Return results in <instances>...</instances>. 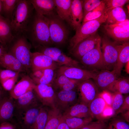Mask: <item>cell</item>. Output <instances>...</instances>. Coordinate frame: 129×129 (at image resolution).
Wrapping results in <instances>:
<instances>
[{"instance_id": "cell-55", "label": "cell", "mask_w": 129, "mask_h": 129, "mask_svg": "<svg viewBox=\"0 0 129 129\" xmlns=\"http://www.w3.org/2000/svg\"><path fill=\"white\" fill-rule=\"evenodd\" d=\"M2 3L1 0H0V18L2 16L0 15V13L1 9Z\"/></svg>"}, {"instance_id": "cell-1", "label": "cell", "mask_w": 129, "mask_h": 129, "mask_svg": "<svg viewBox=\"0 0 129 129\" xmlns=\"http://www.w3.org/2000/svg\"><path fill=\"white\" fill-rule=\"evenodd\" d=\"M23 33L35 49L40 47H49L53 44L48 18L35 11Z\"/></svg>"}, {"instance_id": "cell-2", "label": "cell", "mask_w": 129, "mask_h": 129, "mask_svg": "<svg viewBox=\"0 0 129 129\" xmlns=\"http://www.w3.org/2000/svg\"><path fill=\"white\" fill-rule=\"evenodd\" d=\"M32 46L23 33L14 35L7 47V53L13 56L22 63L27 71L31 69Z\"/></svg>"}, {"instance_id": "cell-37", "label": "cell", "mask_w": 129, "mask_h": 129, "mask_svg": "<svg viewBox=\"0 0 129 129\" xmlns=\"http://www.w3.org/2000/svg\"><path fill=\"white\" fill-rule=\"evenodd\" d=\"M124 98L122 94L118 92H115L112 95L111 107L115 113L119 109L123 103Z\"/></svg>"}, {"instance_id": "cell-36", "label": "cell", "mask_w": 129, "mask_h": 129, "mask_svg": "<svg viewBox=\"0 0 129 129\" xmlns=\"http://www.w3.org/2000/svg\"><path fill=\"white\" fill-rule=\"evenodd\" d=\"M16 59L12 55L7 53L0 57V67L10 70Z\"/></svg>"}, {"instance_id": "cell-35", "label": "cell", "mask_w": 129, "mask_h": 129, "mask_svg": "<svg viewBox=\"0 0 129 129\" xmlns=\"http://www.w3.org/2000/svg\"><path fill=\"white\" fill-rule=\"evenodd\" d=\"M54 70L49 69H44L43 75L40 78L32 79L36 85L50 84L54 79Z\"/></svg>"}, {"instance_id": "cell-45", "label": "cell", "mask_w": 129, "mask_h": 129, "mask_svg": "<svg viewBox=\"0 0 129 129\" xmlns=\"http://www.w3.org/2000/svg\"><path fill=\"white\" fill-rule=\"evenodd\" d=\"M129 110V96H127L124 98V101L122 105L115 113L116 114L122 113L124 112Z\"/></svg>"}, {"instance_id": "cell-40", "label": "cell", "mask_w": 129, "mask_h": 129, "mask_svg": "<svg viewBox=\"0 0 129 129\" xmlns=\"http://www.w3.org/2000/svg\"><path fill=\"white\" fill-rule=\"evenodd\" d=\"M107 124L103 120H100L91 121L81 129H105Z\"/></svg>"}, {"instance_id": "cell-33", "label": "cell", "mask_w": 129, "mask_h": 129, "mask_svg": "<svg viewBox=\"0 0 129 129\" xmlns=\"http://www.w3.org/2000/svg\"><path fill=\"white\" fill-rule=\"evenodd\" d=\"M113 92H118L122 94L129 92V81L128 78H118L114 85Z\"/></svg>"}, {"instance_id": "cell-47", "label": "cell", "mask_w": 129, "mask_h": 129, "mask_svg": "<svg viewBox=\"0 0 129 129\" xmlns=\"http://www.w3.org/2000/svg\"><path fill=\"white\" fill-rule=\"evenodd\" d=\"M0 129H17V126L9 122H5L0 124Z\"/></svg>"}, {"instance_id": "cell-25", "label": "cell", "mask_w": 129, "mask_h": 129, "mask_svg": "<svg viewBox=\"0 0 129 129\" xmlns=\"http://www.w3.org/2000/svg\"><path fill=\"white\" fill-rule=\"evenodd\" d=\"M59 17L71 26V6L72 0H54Z\"/></svg>"}, {"instance_id": "cell-49", "label": "cell", "mask_w": 129, "mask_h": 129, "mask_svg": "<svg viewBox=\"0 0 129 129\" xmlns=\"http://www.w3.org/2000/svg\"><path fill=\"white\" fill-rule=\"evenodd\" d=\"M56 129H70L62 119Z\"/></svg>"}, {"instance_id": "cell-15", "label": "cell", "mask_w": 129, "mask_h": 129, "mask_svg": "<svg viewBox=\"0 0 129 129\" xmlns=\"http://www.w3.org/2000/svg\"><path fill=\"white\" fill-rule=\"evenodd\" d=\"M34 90L39 101L43 105L55 106L56 94L50 84L36 85Z\"/></svg>"}, {"instance_id": "cell-56", "label": "cell", "mask_w": 129, "mask_h": 129, "mask_svg": "<svg viewBox=\"0 0 129 129\" xmlns=\"http://www.w3.org/2000/svg\"><path fill=\"white\" fill-rule=\"evenodd\" d=\"M127 8H128V11H129V5H127Z\"/></svg>"}, {"instance_id": "cell-14", "label": "cell", "mask_w": 129, "mask_h": 129, "mask_svg": "<svg viewBox=\"0 0 129 129\" xmlns=\"http://www.w3.org/2000/svg\"><path fill=\"white\" fill-rule=\"evenodd\" d=\"M118 77L113 70L105 69L98 72L94 80L98 88L103 91H113L114 85Z\"/></svg>"}, {"instance_id": "cell-22", "label": "cell", "mask_w": 129, "mask_h": 129, "mask_svg": "<svg viewBox=\"0 0 129 129\" xmlns=\"http://www.w3.org/2000/svg\"><path fill=\"white\" fill-rule=\"evenodd\" d=\"M108 105L102 93L99 94L88 106L92 118L101 120L102 114Z\"/></svg>"}, {"instance_id": "cell-3", "label": "cell", "mask_w": 129, "mask_h": 129, "mask_svg": "<svg viewBox=\"0 0 129 129\" xmlns=\"http://www.w3.org/2000/svg\"><path fill=\"white\" fill-rule=\"evenodd\" d=\"M34 9L29 0H18L11 21L13 34L23 33L34 13Z\"/></svg>"}, {"instance_id": "cell-42", "label": "cell", "mask_w": 129, "mask_h": 129, "mask_svg": "<svg viewBox=\"0 0 129 129\" xmlns=\"http://www.w3.org/2000/svg\"><path fill=\"white\" fill-rule=\"evenodd\" d=\"M19 73H18L14 76L7 80L1 85L5 90L10 91L13 89L17 80Z\"/></svg>"}, {"instance_id": "cell-18", "label": "cell", "mask_w": 129, "mask_h": 129, "mask_svg": "<svg viewBox=\"0 0 129 129\" xmlns=\"http://www.w3.org/2000/svg\"><path fill=\"white\" fill-rule=\"evenodd\" d=\"M36 84L29 76H23L10 91L9 95L16 99L29 91L34 89Z\"/></svg>"}, {"instance_id": "cell-43", "label": "cell", "mask_w": 129, "mask_h": 129, "mask_svg": "<svg viewBox=\"0 0 129 129\" xmlns=\"http://www.w3.org/2000/svg\"><path fill=\"white\" fill-rule=\"evenodd\" d=\"M110 124L115 129H129V125L121 119L114 118Z\"/></svg>"}, {"instance_id": "cell-9", "label": "cell", "mask_w": 129, "mask_h": 129, "mask_svg": "<svg viewBox=\"0 0 129 129\" xmlns=\"http://www.w3.org/2000/svg\"><path fill=\"white\" fill-rule=\"evenodd\" d=\"M106 34L119 42L128 41L129 39V20H125L112 24L104 26Z\"/></svg>"}, {"instance_id": "cell-12", "label": "cell", "mask_w": 129, "mask_h": 129, "mask_svg": "<svg viewBox=\"0 0 129 129\" xmlns=\"http://www.w3.org/2000/svg\"><path fill=\"white\" fill-rule=\"evenodd\" d=\"M39 100L34 89L31 90L14 99V114L16 118L31 107L37 104Z\"/></svg>"}, {"instance_id": "cell-20", "label": "cell", "mask_w": 129, "mask_h": 129, "mask_svg": "<svg viewBox=\"0 0 129 129\" xmlns=\"http://www.w3.org/2000/svg\"><path fill=\"white\" fill-rule=\"evenodd\" d=\"M83 1L72 0L71 6V26L76 31L81 25L84 18Z\"/></svg>"}, {"instance_id": "cell-13", "label": "cell", "mask_w": 129, "mask_h": 129, "mask_svg": "<svg viewBox=\"0 0 129 129\" xmlns=\"http://www.w3.org/2000/svg\"><path fill=\"white\" fill-rule=\"evenodd\" d=\"M101 38L96 33L79 43L70 53L74 57L79 59L93 49Z\"/></svg>"}, {"instance_id": "cell-50", "label": "cell", "mask_w": 129, "mask_h": 129, "mask_svg": "<svg viewBox=\"0 0 129 129\" xmlns=\"http://www.w3.org/2000/svg\"><path fill=\"white\" fill-rule=\"evenodd\" d=\"M7 53L6 48L0 43V57Z\"/></svg>"}, {"instance_id": "cell-53", "label": "cell", "mask_w": 129, "mask_h": 129, "mask_svg": "<svg viewBox=\"0 0 129 129\" xmlns=\"http://www.w3.org/2000/svg\"><path fill=\"white\" fill-rule=\"evenodd\" d=\"M129 61L127 62L126 64L125 70L126 72L128 74H129Z\"/></svg>"}, {"instance_id": "cell-41", "label": "cell", "mask_w": 129, "mask_h": 129, "mask_svg": "<svg viewBox=\"0 0 129 129\" xmlns=\"http://www.w3.org/2000/svg\"><path fill=\"white\" fill-rule=\"evenodd\" d=\"M19 72L7 69H0V84L1 85L7 80L14 76Z\"/></svg>"}, {"instance_id": "cell-28", "label": "cell", "mask_w": 129, "mask_h": 129, "mask_svg": "<svg viewBox=\"0 0 129 129\" xmlns=\"http://www.w3.org/2000/svg\"><path fill=\"white\" fill-rule=\"evenodd\" d=\"M62 117L60 109L57 107L48 111L47 121L44 129H56Z\"/></svg>"}, {"instance_id": "cell-6", "label": "cell", "mask_w": 129, "mask_h": 129, "mask_svg": "<svg viewBox=\"0 0 129 129\" xmlns=\"http://www.w3.org/2000/svg\"><path fill=\"white\" fill-rule=\"evenodd\" d=\"M122 43L112 41L105 36L101 39V48L106 70L113 69Z\"/></svg>"}, {"instance_id": "cell-31", "label": "cell", "mask_w": 129, "mask_h": 129, "mask_svg": "<svg viewBox=\"0 0 129 129\" xmlns=\"http://www.w3.org/2000/svg\"><path fill=\"white\" fill-rule=\"evenodd\" d=\"M18 0H1L2 3L0 15L3 17L11 21L12 14Z\"/></svg>"}, {"instance_id": "cell-4", "label": "cell", "mask_w": 129, "mask_h": 129, "mask_svg": "<svg viewBox=\"0 0 129 129\" xmlns=\"http://www.w3.org/2000/svg\"><path fill=\"white\" fill-rule=\"evenodd\" d=\"M109 11L100 17L81 24L76 31L74 35L70 40L69 48L72 50L81 41L96 33L101 25L106 22Z\"/></svg>"}, {"instance_id": "cell-30", "label": "cell", "mask_w": 129, "mask_h": 129, "mask_svg": "<svg viewBox=\"0 0 129 129\" xmlns=\"http://www.w3.org/2000/svg\"><path fill=\"white\" fill-rule=\"evenodd\" d=\"M93 118H82L75 117H65L62 119L70 129H81L92 121Z\"/></svg>"}, {"instance_id": "cell-5", "label": "cell", "mask_w": 129, "mask_h": 129, "mask_svg": "<svg viewBox=\"0 0 129 129\" xmlns=\"http://www.w3.org/2000/svg\"><path fill=\"white\" fill-rule=\"evenodd\" d=\"M49 20V28L53 44L61 45L67 40L69 31L63 21L57 14L46 16Z\"/></svg>"}, {"instance_id": "cell-32", "label": "cell", "mask_w": 129, "mask_h": 129, "mask_svg": "<svg viewBox=\"0 0 129 129\" xmlns=\"http://www.w3.org/2000/svg\"><path fill=\"white\" fill-rule=\"evenodd\" d=\"M108 11L102 0L99 6L89 12L84 17L82 24L100 17Z\"/></svg>"}, {"instance_id": "cell-52", "label": "cell", "mask_w": 129, "mask_h": 129, "mask_svg": "<svg viewBox=\"0 0 129 129\" xmlns=\"http://www.w3.org/2000/svg\"><path fill=\"white\" fill-rule=\"evenodd\" d=\"M5 91L3 88H0V103L3 99L7 95Z\"/></svg>"}, {"instance_id": "cell-8", "label": "cell", "mask_w": 129, "mask_h": 129, "mask_svg": "<svg viewBox=\"0 0 129 129\" xmlns=\"http://www.w3.org/2000/svg\"><path fill=\"white\" fill-rule=\"evenodd\" d=\"M36 52L50 57L58 65L79 67V62L64 54L59 48L50 47H40L35 49Z\"/></svg>"}, {"instance_id": "cell-34", "label": "cell", "mask_w": 129, "mask_h": 129, "mask_svg": "<svg viewBox=\"0 0 129 129\" xmlns=\"http://www.w3.org/2000/svg\"><path fill=\"white\" fill-rule=\"evenodd\" d=\"M48 112L45 108L42 107L31 129H44L47 118Z\"/></svg>"}, {"instance_id": "cell-16", "label": "cell", "mask_w": 129, "mask_h": 129, "mask_svg": "<svg viewBox=\"0 0 129 129\" xmlns=\"http://www.w3.org/2000/svg\"><path fill=\"white\" fill-rule=\"evenodd\" d=\"M42 107L37 104L25 111L17 118V126L21 129H31Z\"/></svg>"}, {"instance_id": "cell-54", "label": "cell", "mask_w": 129, "mask_h": 129, "mask_svg": "<svg viewBox=\"0 0 129 129\" xmlns=\"http://www.w3.org/2000/svg\"><path fill=\"white\" fill-rule=\"evenodd\" d=\"M105 129H115L110 124H109L108 126H107Z\"/></svg>"}, {"instance_id": "cell-21", "label": "cell", "mask_w": 129, "mask_h": 129, "mask_svg": "<svg viewBox=\"0 0 129 129\" xmlns=\"http://www.w3.org/2000/svg\"><path fill=\"white\" fill-rule=\"evenodd\" d=\"M35 11L45 16L56 14V7L54 0H29Z\"/></svg>"}, {"instance_id": "cell-38", "label": "cell", "mask_w": 129, "mask_h": 129, "mask_svg": "<svg viewBox=\"0 0 129 129\" xmlns=\"http://www.w3.org/2000/svg\"><path fill=\"white\" fill-rule=\"evenodd\" d=\"M102 0H85L83 4L84 17L88 13L99 6Z\"/></svg>"}, {"instance_id": "cell-17", "label": "cell", "mask_w": 129, "mask_h": 129, "mask_svg": "<svg viewBox=\"0 0 129 129\" xmlns=\"http://www.w3.org/2000/svg\"><path fill=\"white\" fill-rule=\"evenodd\" d=\"M58 65L50 57L44 54L37 52L32 53L31 69L32 71L48 69L55 70Z\"/></svg>"}, {"instance_id": "cell-26", "label": "cell", "mask_w": 129, "mask_h": 129, "mask_svg": "<svg viewBox=\"0 0 129 129\" xmlns=\"http://www.w3.org/2000/svg\"><path fill=\"white\" fill-rule=\"evenodd\" d=\"M13 37L11 21L2 16L0 18V43L7 48Z\"/></svg>"}, {"instance_id": "cell-23", "label": "cell", "mask_w": 129, "mask_h": 129, "mask_svg": "<svg viewBox=\"0 0 129 129\" xmlns=\"http://www.w3.org/2000/svg\"><path fill=\"white\" fill-rule=\"evenodd\" d=\"M62 116L82 118H93L88 106L81 102L75 104L66 109Z\"/></svg>"}, {"instance_id": "cell-44", "label": "cell", "mask_w": 129, "mask_h": 129, "mask_svg": "<svg viewBox=\"0 0 129 129\" xmlns=\"http://www.w3.org/2000/svg\"><path fill=\"white\" fill-rule=\"evenodd\" d=\"M82 81L71 79L69 81L64 84L60 88L62 90L67 91L74 90L77 86L79 83Z\"/></svg>"}, {"instance_id": "cell-48", "label": "cell", "mask_w": 129, "mask_h": 129, "mask_svg": "<svg viewBox=\"0 0 129 129\" xmlns=\"http://www.w3.org/2000/svg\"><path fill=\"white\" fill-rule=\"evenodd\" d=\"M44 70H38L33 71L31 74L30 76H29L32 79H39L42 75Z\"/></svg>"}, {"instance_id": "cell-19", "label": "cell", "mask_w": 129, "mask_h": 129, "mask_svg": "<svg viewBox=\"0 0 129 129\" xmlns=\"http://www.w3.org/2000/svg\"><path fill=\"white\" fill-rule=\"evenodd\" d=\"M15 109L14 99L10 95L5 96L0 103V124L11 120L14 115Z\"/></svg>"}, {"instance_id": "cell-10", "label": "cell", "mask_w": 129, "mask_h": 129, "mask_svg": "<svg viewBox=\"0 0 129 129\" xmlns=\"http://www.w3.org/2000/svg\"><path fill=\"white\" fill-rule=\"evenodd\" d=\"M98 72L80 67L63 66L59 67L57 72L58 75H63L71 79L83 81L89 79L94 80Z\"/></svg>"}, {"instance_id": "cell-59", "label": "cell", "mask_w": 129, "mask_h": 129, "mask_svg": "<svg viewBox=\"0 0 129 129\" xmlns=\"http://www.w3.org/2000/svg\"><path fill=\"white\" fill-rule=\"evenodd\" d=\"M0 67H0V69H1L0 68Z\"/></svg>"}, {"instance_id": "cell-46", "label": "cell", "mask_w": 129, "mask_h": 129, "mask_svg": "<svg viewBox=\"0 0 129 129\" xmlns=\"http://www.w3.org/2000/svg\"><path fill=\"white\" fill-rule=\"evenodd\" d=\"M71 79L63 75H58L55 81L57 85L60 87L69 81Z\"/></svg>"}, {"instance_id": "cell-58", "label": "cell", "mask_w": 129, "mask_h": 129, "mask_svg": "<svg viewBox=\"0 0 129 129\" xmlns=\"http://www.w3.org/2000/svg\"><path fill=\"white\" fill-rule=\"evenodd\" d=\"M17 129H21L20 128H19V127L17 126Z\"/></svg>"}, {"instance_id": "cell-7", "label": "cell", "mask_w": 129, "mask_h": 129, "mask_svg": "<svg viewBox=\"0 0 129 129\" xmlns=\"http://www.w3.org/2000/svg\"><path fill=\"white\" fill-rule=\"evenodd\" d=\"M101 39L93 49L80 60L84 66L91 70H106L101 48Z\"/></svg>"}, {"instance_id": "cell-24", "label": "cell", "mask_w": 129, "mask_h": 129, "mask_svg": "<svg viewBox=\"0 0 129 129\" xmlns=\"http://www.w3.org/2000/svg\"><path fill=\"white\" fill-rule=\"evenodd\" d=\"M129 61V41L122 42L121 44L116 63L113 69L119 76L124 65Z\"/></svg>"}, {"instance_id": "cell-51", "label": "cell", "mask_w": 129, "mask_h": 129, "mask_svg": "<svg viewBox=\"0 0 129 129\" xmlns=\"http://www.w3.org/2000/svg\"><path fill=\"white\" fill-rule=\"evenodd\" d=\"M124 120L127 122H129V110L126 111L121 113Z\"/></svg>"}, {"instance_id": "cell-39", "label": "cell", "mask_w": 129, "mask_h": 129, "mask_svg": "<svg viewBox=\"0 0 129 129\" xmlns=\"http://www.w3.org/2000/svg\"><path fill=\"white\" fill-rule=\"evenodd\" d=\"M107 9L109 11L118 7H122L129 2V0H103Z\"/></svg>"}, {"instance_id": "cell-57", "label": "cell", "mask_w": 129, "mask_h": 129, "mask_svg": "<svg viewBox=\"0 0 129 129\" xmlns=\"http://www.w3.org/2000/svg\"><path fill=\"white\" fill-rule=\"evenodd\" d=\"M2 87L1 85L0 84V88H2Z\"/></svg>"}, {"instance_id": "cell-27", "label": "cell", "mask_w": 129, "mask_h": 129, "mask_svg": "<svg viewBox=\"0 0 129 129\" xmlns=\"http://www.w3.org/2000/svg\"><path fill=\"white\" fill-rule=\"evenodd\" d=\"M56 94L55 103L60 108H65L76 100L77 94L74 90L67 91L61 90Z\"/></svg>"}, {"instance_id": "cell-11", "label": "cell", "mask_w": 129, "mask_h": 129, "mask_svg": "<svg viewBox=\"0 0 129 129\" xmlns=\"http://www.w3.org/2000/svg\"><path fill=\"white\" fill-rule=\"evenodd\" d=\"M81 102L88 106L98 95V87L91 79L83 81L77 86Z\"/></svg>"}, {"instance_id": "cell-29", "label": "cell", "mask_w": 129, "mask_h": 129, "mask_svg": "<svg viewBox=\"0 0 129 129\" xmlns=\"http://www.w3.org/2000/svg\"><path fill=\"white\" fill-rule=\"evenodd\" d=\"M126 14L122 7H118L109 11L106 22L108 24H112L125 20Z\"/></svg>"}]
</instances>
